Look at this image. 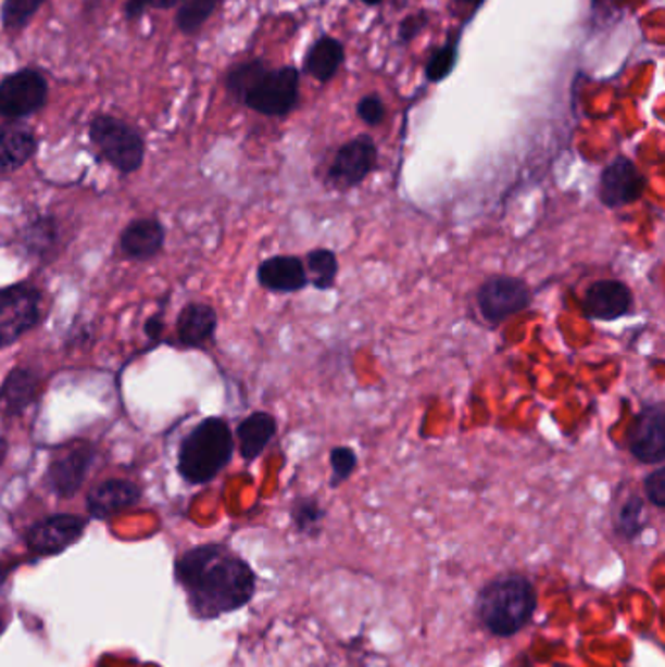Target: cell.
Segmentation results:
<instances>
[{
  "mask_svg": "<svg viewBox=\"0 0 665 667\" xmlns=\"http://www.w3.org/2000/svg\"><path fill=\"white\" fill-rule=\"evenodd\" d=\"M363 2H365V4H369V7H375V4H379V2H382V0H363Z\"/></svg>",
  "mask_w": 665,
  "mask_h": 667,
  "instance_id": "cell-41",
  "label": "cell"
},
{
  "mask_svg": "<svg viewBox=\"0 0 665 667\" xmlns=\"http://www.w3.org/2000/svg\"><path fill=\"white\" fill-rule=\"evenodd\" d=\"M644 494H647L650 504L656 505V507H665V468L660 467L656 470H652L647 478H644Z\"/></svg>",
  "mask_w": 665,
  "mask_h": 667,
  "instance_id": "cell-33",
  "label": "cell"
},
{
  "mask_svg": "<svg viewBox=\"0 0 665 667\" xmlns=\"http://www.w3.org/2000/svg\"><path fill=\"white\" fill-rule=\"evenodd\" d=\"M145 332L152 340H159L161 338L162 332H164V323H162L161 316H152L147 320V325H145Z\"/></svg>",
  "mask_w": 665,
  "mask_h": 667,
  "instance_id": "cell-36",
  "label": "cell"
},
{
  "mask_svg": "<svg viewBox=\"0 0 665 667\" xmlns=\"http://www.w3.org/2000/svg\"><path fill=\"white\" fill-rule=\"evenodd\" d=\"M55 242H58V223L53 217H41L29 223L28 229L24 232V244L32 254H46Z\"/></svg>",
  "mask_w": 665,
  "mask_h": 667,
  "instance_id": "cell-27",
  "label": "cell"
},
{
  "mask_svg": "<svg viewBox=\"0 0 665 667\" xmlns=\"http://www.w3.org/2000/svg\"><path fill=\"white\" fill-rule=\"evenodd\" d=\"M267 73L266 63L264 61H248L233 68L228 73L227 88L230 95L235 96L240 102H244L248 92L254 88L258 80L264 77Z\"/></svg>",
  "mask_w": 665,
  "mask_h": 667,
  "instance_id": "cell-25",
  "label": "cell"
},
{
  "mask_svg": "<svg viewBox=\"0 0 665 667\" xmlns=\"http://www.w3.org/2000/svg\"><path fill=\"white\" fill-rule=\"evenodd\" d=\"M90 141L115 171L131 174L145 161L143 137L114 115H96L90 124Z\"/></svg>",
  "mask_w": 665,
  "mask_h": 667,
  "instance_id": "cell-4",
  "label": "cell"
},
{
  "mask_svg": "<svg viewBox=\"0 0 665 667\" xmlns=\"http://www.w3.org/2000/svg\"><path fill=\"white\" fill-rule=\"evenodd\" d=\"M49 86L34 68H22L0 83V115L18 119L36 114L48 102Z\"/></svg>",
  "mask_w": 665,
  "mask_h": 667,
  "instance_id": "cell-9",
  "label": "cell"
},
{
  "mask_svg": "<svg viewBox=\"0 0 665 667\" xmlns=\"http://www.w3.org/2000/svg\"><path fill=\"white\" fill-rule=\"evenodd\" d=\"M152 9L168 10L174 9L176 4H180V0H149Z\"/></svg>",
  "mask_w": 665,
  "mask_h": 667,
  "instance_id": "cell-37",
  "label": "cell"
},
{
  "mask_svg": "<svg viewBox=\"0 0 665 667\" xmlns=\"http://www.w3.org/2000/svg\"><path fill=\"white\" fill-rule=\"evenodd\" d=\"M277 419L269 412H252L238 424L237 439L240 457L247 463L256 461L266 451L269 441L276 438Z\"/></svg>",
  "mask_w": 665,
  "mask_h": 667,
  "instance_id": "cell-18",
  "label": "cell"
},
{
  "mask_svg": "<svg viewBox=\"0 0 665 667\" xmlns=\"http://www.w3.org/2000/svg\"><path fill=\"white\" fill-rule=\"evenodd\" d=\"M38 149L34 131L20 124L0 125V172L22 168Z\"/></svg>",
  "mask_w": 665,
  "mask_h": 667,
  "instance_id": "cell-19",
  "label": "cell"
},
{
  "mask_svg": "<svg viewBox=\"0 0 665 667\" xmlns=\"http://www.w3.org/2000/svg\"><path fill=\"white\" fill-rule=\"evenodd\" d=\"M455 2L463 4V7H473V9H475V7H478L482 0H455Z\"/></svg>",
  "mask_w": 665,
  "mask_h": 667,
  "instance_id": "cell-39",
  "label": "cell"
},
{
  "mask_svg": "<svg viewBox=\"0 0 665 667\" xmlns=\"http://www.w3.org/2000/svg\"><path fill=\"white\" fill-rule=\"evenodd\" d=\"M642 515H644V500L638 496L637 492H628L627 496L618 500L613 509V521L618 534L625 539H635L642 527Z\"/></svg>",
  "mask_w": 665,
  "mask_h": 667,
  "instance_id": "cell-24",
  "label": "cell"
},
{
  "mask_svg": "<svg viewBox=\"0 0 665 667\" xmlns=\"http://www.w3.org/2000/svg\"><path fill=\"white\" fill-rule=\"evenodd\" d=\"M86 519L78 515L58 514L41 519L26 534L29 551L38 556H55L83 537Z\"/></svg>",
  "mask_w": 665,
  "mask_h": 667,
  "instance_id": "cell-12",
  "label": "cell"
},
{
  "mask_svg": "<svg viewBox=\"0 0 665 667\" xmlns=\"http://www.w3.org/2000/svg\"><path fill=\"white\" fill-rule=\"evenodd\" d=\"M4 453H7V441H4V439H0V461L4 458Z\"/></svg>",
  "mask_w": 665,
  "mask_h": 667,
  "instance_id": "cell-40",
  "label": "cell"
},
{
  "mask_svg": "<svg viewBox=\"0 0 665 667\" xmlns=\"http://www.w3.org/2000/svg\"><path fill=\"white\" fill-rule=\"evenodd\" d=\"M48 0H4L0 10L2 26L7 29H22Z\"/></svg>",
  "mask_w": 665,
  "mask_h": 667,
  "instance_id": "cell-28",
  "label": "cell"
},
{
  "mask_svg": "<svg viewBox=\"0 0 665 667\" xmlns=\"http://www.w3.org/2000/svg\"><path fill=\"white\" fill-rule=\"evenodd\" d=\"M630 455L642 465H662L665 461V408L662 402L648 404L638 412L628 428Z\"/></svg>",
  "mask_w": 665,
  "mask_h": 667,
  "instance_id": "cell-10",
  "label": "cell"
},
{
  "mask_svg": "<svg viewBox=\"0 0 665 667\" xmlns=\"http://www.w3.org/2000/svg\"><path fill=\"white\" fill-rule=\"evenodd\" d=\"M174 576L198 619H217L238 611L256 590L252 568L225 544H201L181 554Z\"/></svg>",
  "mask_w": 665,
  "mask_h": 667,
  "instance_id": "cell-1",
  "label": "cell"
},
{
  "mask_svg": "<svg viewBox=\"0 0 665 667\" xmlns=\"http://www.w3.org/2000/svg\"><path fill=\"white\" fill-rule=\"evenodd\" d=\"M304 269L309 284H313L314 289L318 291H328L336 286V277H338V256L332 250L316 249L311 250L304 260Z\"/></svg>",
  "mask_w": 665,
  "mask_h": 667,
  "instance_id": "cell-23",
  "label": "cell"
},
{
  "mask_svg": "<svg viewBox=\"0 0 665 667\" xmlns=\"http://www.w3.org/2000/svg\"><path fill=\"white\" fill-rule=\"evenodd\" d=\"M632 303H635V297L625 281L599 279L586 289L584 299H581V309H584V315L590 320L613 323L623 316L630 315Z\"/></svg>",
  "mask_w": 665,
  "mask_h": 667,
  "instance_id": "cell-13",
  "label": "cell"
},
{
  "mask_svg": "<svg viewBox=\"0 0 665 667\" xmlns=\"http://www.w3.org/2000/svg\"><path fill=\"white\" fill-rule=\"evenodd\" d=\"M149 7H151L149 0H127L125 2V18L139 20Z\"/></svg>",
  "mask_w": 665,
  "mask_h": 667,
  "instance_id": "cell-35",
  "label": "cell"
},
{
  "mask_svg": "<svg viewBox=\"0 0 665 667\" xmlns=\"http://www.w3.org/2000/svg\"><path fill=\"white\" fill-rule=\"evenodd\" d=\"M7 578H9V570L4 568V564H0V591L4 588V583H7Z\"/></svg>",
  "mask_w": 665,
  "mask_h": 667,
  "instance_id": "cell-38",
  "label": "cell"
},
{
  "mask_svg": "<svg viewBox=\"0 0 665 667\" xmlns=\"http://www.w3.org/2000/svg\"><path fill=\"white\" fill-rule=\"evenodd\" d=\"M330 488L342 487L346 480H350L355 468H357V453L348 445H338L330 451Z\"/></svg>",
  "mask_w": 665,
  "mask_h": 667,
  "instance_id": "cell-30",
  "label": "cell"
},
{
  "mask_svg": "<svg viewBox=\"0 0 665 667\" xmlns=\"http://www.w3.org/2000/svg\"><path fill=\"white\" fill-rule=\"evenodd\" d=\"M426 24H428V14L426 12H418V14H412L409 18L402 20L399 32L400 39L404 43H409V41L418 36L422 29L426 28Z\"/></svg>",
  "mask_w": 665,
  "mask_h": 667,
  "instance_id": "cell-34",
  "label": "cell"
},
{
  "mask_svg": "<svg viewBox=\"0 0 665 667\" xmlns=\"http://www.w3.org/2000/svg\"><path fill=\"white\" fill-rule=\"evenodd\" d=\"M455 46H446V48L438 49L429 58L428 67H426V77H428L429 83H441L455 67Z\"/></svg>",
  "mask_w": 665,
  "mask_h": 667,
  "instance_id": "cell-31",
  "label": "cell"
},
{
  "mask_svg": "<svg viewBox=\"0 0 665 667\" xmlns=\"http://www.w3.org/2000/svg\"><path fill=\"white\" fill-rule=\"evenodd\" d=\"M357 115H360L363 124L377 127L385 119V104H382L379 96H365V98H362V102L357 104Z\"/></svg>",
  "mask_w": 665,
  "mask_h": 667,
  "instance_id": "cell-32",
  "label": "cell"
},
{
  "mask_svg": "<svg viewBox=\"0 0 665 667\" xmlns=\"http://www.w3.org/2000/svg\"><path fill=\"white\" fill-rule=\"evenodd\" d=\"M291 519L299 533L318 534L324 519V509L314 498H299L291 507Z\"/></svg>",
  "mask_w": 665,
  "mask_h": 667,
  "instance_id": "cell-29",
  "label": "cell"
},
{
  "mask_svg": "<svg viewBox=\"0 0 665 667\" xmlns=\"http://www.w3.org/2000/svg\"><path fill=\"white\" fill-rule=\"evenodd\" d=\"M139 500H141V490L137 484L114 478L90 490V494L86 498V507L88 514L96 519H108L139 504Z\"/></svg>",
  "mask_w": 665,
  "mask_h": 667,
  "instance_id": "cell-15",
  "label": "cell"
},
{
  "mask_svg": "<svg viewBox=\"0 0 665 667\" xmlns=\"http://www.w3.org/2000/svg\"><path fill=\"white\" fill-rule=\"evenodd\" d=\"M478 617L495 637H514L527 627L537 607V593L523 576H504L480 591Z\"/></svg>",
  "mask_w": 665,
  "mask_h": 667,
  "instance_id": "cell-3",
  "label": "cell"
},
{
  "mask_svg": "<svg viewBox=\"0 0 665 667\" xmlns=\"http://www.w3.org/2000/svg\"><path fill=\"white\" fill-rule=\"evenodd\" d=\"M299 98V71L281 67L267 71L244 98V104L258 114L286 115L296 108Z\"/></svg>",
  "mask_w": 665,
  "mask_h": 667,
  "instance_id": "cell-8",
  "label": "cell"
},
{
  "mask_svg": "<svg viewBox=\"0 0 665 667\" xmlns=\"http://www.w3.org/2000/svg\"><path fill=\"white\" fill-rule=\"evenodd\" d=\"M38 392V377L34 372L16 367L0 387V412L4 416H18L28 408Z\"/></svg>",
  "mask_w": 665,
  "mask_h": 667,
  "instance_id": "cell-21",
  "label": "cell"
},
{
  "mask_svg": "<svg viewBox=\"0 0 665 667\" xmlns=\"http://www.w3.org/2000/svg\"><path fill=\"white\" fill-rule=\"evenodd\" d=\"M217 330V313L208 303H188L176 320V334L181 345L203 348Z\"/></svg>",
  "mask_w": 665,
  "mask_h": 667,
  "instance_id": "cell-17",
  "label": "cell"
},
{
  "mask_svg": "<svg viewBox=\"0 0 665 667\" xmlns=\"http://www.w3.org/2000/svg\"><path fill=\"white\" fill-rule=\"evenodd\" d=\"M258 281L272 293H297L306 287L309 277L301 257L281 254L267 257L258 266Z\"/></svg>",
  "mask_w": 665,
  "mask_h": 667,
  "instance_id": "cell-16",
  "label": "cell"
},
{
  "mask_svg": "<svg viewBox=\"0 0 665 667\" xmlns=\"http://www.w3.org/2000/svg\"><path fill=\"white\" fill-rule=\"evenodd\" d=\"M379 153L369 135H360L342 144L328 168V184L334 190L348 191L362 186L377 168Z\"/></svg>",
  "mask_w": 665,
  "mask_h": 667,
  "instance_id": "cell-7",
  "label": "cell"
},
{
  "mask_svg": "<svg viewBox=\"0 0 665 667\" xmlns=\"http://www.w3.org/2000/svg\"><path fill=\"white\" fill-rule=\"evenodd\" d=\"M164 227L156 219L131 221L122 232V250L127 257L149 260L161 252Z\"/></svg>",
  "mask_w": 665,
  "mask_h": 667,
  "instance_id": "cell-20",
  "label": "cell"
},
{
  "mask_svg": "<svg viewBox=\"0 0 665 667\" xmlns=\"http://www.w3.org/2000/svg\"><path fill=\"white\" fill-rule=\"evenodd\" d=\"M532 303L531 287L522 277L495 274L478 287L476 305L488 325H502L527 311Z\"/></svg>",
  "mask_w": 665,
  "mask_h": 667,
  "instance_id": "cell-5",
  "label": "cell"
},
{
  "mask_svg": "<svg viewBox=\"0 0 665 667\" xmlns=\"http://www.w3.org/2000/svg\"><path fill=\"white\" fill-rule=\"evenodd\" d=\"M221 0H186L178 10L176 26L184 34H196L211 18Z\"/></svg>",
  "mask_w": 665,
  "mask_h": 667,
  "instance_id": "cell-26",
  "label": "cell"
},
{
  "mask_svg": "<svg viewBox=\"0 0 665 667\" xmlns=\"http://www.w3.org/2000/svg\"><path fill=\"white\" fill-rule=\"evenodd\" d=\"M41 295L29 284L0 289V350L38 325Z\"/></svg>",
  "mask_w": 665,
  "mask_h": 667,
  "instance_id": "cell-6",
  "label": "cell"
},
{
  "mask_svg": "<svg viewBox=\"0 0 665 667\" xmlns=\"http://www.w3.org/2000/svg\"><path fill=\"white\" fill-rule=\"evenodd\" d=\"M343 46L338 39L324 38L318 39L314 43L311 51L304 58V68L311 77L328 83L330 78L338 73V68L342 67Z\"/></svg>",
  "mask_w": 665,
  "mask_h": 667,
  "instance_id": "cell-22",
  "label": "cell"
},
{
  "mask_svg": "<svg viewBox=\"0 0 665 667\" xmlns=\"http://www.w3.org/2000/svg\"><path fill=\"white\" fill-rule=\"evenodd\" d=\"M2 629H4V625H2V619H0V632H2Z\"/></svg>",
  "mask_w": 665,
  "mask_h": 667,
  "instance_id": "cell-42",
  "label": "cell"
},
{
  "mask_svg": "<svg viewBox=\"0 0 665 667\" xmlns=\"http://www.w3.org/2000/svg\"><path fill=\"white\" fill-rule=\"evenodd\" d=\"M647 176L628 156H617L599 176L598 198L608 210H620L640 200L647 191Z\"/></svg>",
  "mask_w": 665,
  "mask_h": 667,
  "instance_id": "cell-11",
  "label": "cell"
},
{
  "mask_svg": "<svg viewBox=\"0 0 665 667\" xmlns=\"http://www.w3.org/2000/svg\"><path fill=\"white\" fill-rule=\"evenodd\" d=\"M235 453V438L223 418L201 419L181 441L178 473L190 484H205L227 467Z\"/></svg>",
  "mask_w": 665,
  "mask_h": 667,
  "instance_id": "cell-2",
  "label": "cell"
},
{
  "mask_svg": "<svg viewBox=\"0 0 665 667\" xmlns=\"http://www.w3.org/2000/svg\"><path fill=\"white\" fill-rule=\"evenodd\" d=\"M96 449L88 441H76L55 458L48 468V484L58 496L71 498L85 482L86 473L95 461Z\"/></svg>",
  "mask_w": 665,
  "mask_h": 667,
  "instance_id": "cell-14",
  "label": "cell"
}]
</instances>
